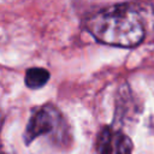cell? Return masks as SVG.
I'll use <instances>...</instances> for the list:
<instances>
[{
	"mask_svg": "<svg viewBox=\"0 0 154 154\" xmlns=\"http://www.w3.org/2000/svg\"><path fill=\"white\" fill-rule=\"evenodd\" d=\"M85 26L99 42L124 48L140 45L146 35L140 14L128 5L99 11L87 20Z\"/></svg>",
	"mask_w": 154,
	"mask_h": 154,
	"instance_id": "obj_1",
	"label": "cell"
},
{
	"mask_svg": "<svg viewBox=\"0 0 154 154\" xmlns=\"http://www.w3.org/2000/svg\"><path fill=\"white\" fill-rule=\"evenodd\" d=\"M49 72L43 67H30L25 72V84L30 89H40L49 81Z\"/></svg>",
	"mask_w": 154,
	"mask_h": 154,
	"instance_id": "obj_4",
	"label": "cell"
},
{
	"mask_svg": "<svg viewBox=\"0 0 154 154\" xmlns=\"http://www.w3.org/2000/svg\"><path fill=\"white\" fill-rule=\"evenodd\" d=\"M41 136H51L58 144H66L70 140L64 117L58 108L52 105L42 106L32 113L24 131V142L29 146Z\"/></svg>",
	"mask_w": 154,
	"mask_h": 154,
	"instance_id": "obj_2",
	"label": "cell"
},
{
	"mask_svg": "<svg viewBox=\"0 0 154 154\" xmlns=\"http://www.w3.org/2000/svg\"><path fill=\"white\" fill-rule=\"evenodd\" d=\"M2 120H4V116H2V113L0 112V129H1V125H2Z\"/></svg>",
	"mask_w": 154,
	"mask_h": 154,
	"instance_id": "obj_5",
	"label": "cell"
},
{
	"mask_svg": "<svg viewBox=\"0 0 154 154\" xmlns=\"http://www.w3.org/2000/svg\"><path fill=\"white\" fill-rule=\"evenodd\" d=\"M97 154H131L132 142L119 129L103 126L96 138Z\"/></svg>",
	"mask_w": 154,
	"mask_h": 154,
	"instance_id": "obj_3",
	"label": "cell"
}]
</instances>
